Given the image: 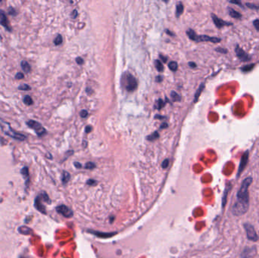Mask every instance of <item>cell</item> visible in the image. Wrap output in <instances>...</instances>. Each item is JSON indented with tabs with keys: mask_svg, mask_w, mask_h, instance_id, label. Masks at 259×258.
I'll list each match as a JSON object with an SVG mask.
<instances>
[{
	"mask_svg": "<svg viewBox=\"0 0 259 258\" xmlns=\"http://www.w3.org/2000/svg\"><path fill=\"white\" fill-rule=\"evenodd\" d=\"M252 183V178L248 177L243 180L237 193V201L233 207V214L240 216L246 214L249 209V187Z\"/></svg>",
	"mask_w": 259,
	"mask_h": 258,
	"instance_id": "cell-1",
	"label": "cell"
},
{
	"mask_svg": "<svg viewBox=\"0 0 259 258\" xmlns=\"http://www.w3.org/2000/svg\"><path fill=\"white\" fill-rule=\"evenodd\" d=\"M0 127H1L2 130L4 132L5 135H7L9 137L12 138V139H15V140L18 141H24L25 139H27V136L21 133V132H18L14 130L12 126H11L10 123L7 121H5V120H3V118L0 117Z\"/></svg>",
	"mask_w": 259,
	"mask_h": 258,
	"instance_id": "cell-2",
	"label": "cell"
},
{
	"mask_svg": "<svg viewBox=\"0 0 259 258\" xmlns=\"http://www.w3.org/2000/svg\"><path fill=\"white\" fill-rule=\"evenodd\" d=\"M190 39L195 42H211L213 43H218L221 41V39L218 37H211L207 35H197L195 31L192 29H189L186 32Z\"/></svg>",
	"mask_w": 259,
	"mask_h": 258,
	"instance_id": "cell-3",
	"label": "cell"
},
{
	"mask_svg": "<svg viewBox=\"0 0 259 258\" xmlns=\"http://www.w3.org/2000/svg\"><path fill=\"white\" fill-rule=\"evenodd\" d=\"M26 124L28 125L29 128L32 129L33 130L35 131L38 137H43L47 134V130L40 123L37 122V121H34V120H29L27 121Z\"/></svg>",
	"mask_w": 259,
	"mask_h": 258,
	"instance_id": "cell-4",
	"label": "cell"
},
{
	"mask_svg": "<svg viewBox=\"0 0 259 258\" xmlns=\"http://www.w3.org/2000/svg\"><path fill=\"white\" fill-rule=\"evenodd\" d=\"M124 79H126V89L129 92H133L137 87V82L136 78L130 73L125 74Z\"/></svg>",
	"mask_w": 259,
	"mask_h": 258,
	"instance_id": "cell-5",
	"label": "cell"
},
{
	"mask_svg": "<svg viewBox=\"0 0 259 258\" xmlns=\"http://www.w3.org/2000/svg\"><path fill=\"white\" fill-rule=\"evenodd\" d=\"M235 52H236V57L238 58L240 61L246 62V61H249L251 60V56L248 53H246L245 51L242 49L241 47H240L239 45H236V47H235Z\"/></svg>",
	"mask_w": 259,
	"mask_h": 258,
	"instance_id": "cell-6",
	"label": "cell"
},
{
	"mask_svg": "<svg viewBox=\"0 0 259 258\" xmlns=\"http://www.w3.org/2000/svg\"><path fill=\"white\" fill-rule=\"evenodd\" d=\"M244 227H245L246 233H247V237L249 240L254 241H256L258 240V236L257 235L253 226H251L249 223H246V224H244Z\"/></svg>",
	"mask_w": 259,
	"mask_h": 258,
	"instance_id": "cell-7",
	"label": "cell"
},
{
	"mask_svg": "<svg viewBox=\"0 0 259 258\" xmlns=\"http://www.w3.org/2000/svg\"><path fill=\"white\" fill-rule=\"evenodd\" d=\"M0 25H2L5 29H6L8 32H12V27H11L9 21H8L5 12L2 9H0Z\"/></svg>",
	"mask_w": 259,
	"mask_h": 258,
	"instance_id": "cell-8",
	"label": "cell"
},
{
	"mask_svg": "<svg viewBox=\"0 0 259 258\" xmlns=\"http://www.w3.org/2000/svg\"><path fill=\"white\" fill-rule=\"evenodd\" d=\"M249 151H246L244 152V154H242V157H241V161L240 163V167H239L238 170V174H237V177H240V174L242 173V171L244 170V169L246 168V167L247 166L248 161H249Z\"/></svg>",
	"mask_w": 259,
	"mask_h": 258,
	"instance_id": "cell-9",
	"label": "cell"
},
{
	"mask_svg": "<svg viewBox=\"0 0 259 258\" xmlns=\"http://www.w3.org/2000/svg\"><path fill=\"white\" fill-rule=\"evenodd\" d=\"M56 211L59 214H61L63 217L66 218H70L73 217V211L69 208H68L65 205H59L56 208Z\"/></svg>",
	"mask_w": 259,
	"mask_h": 258,
	"instance_id": "cell-10",
	"label": "cell"
},
{
	"mask_svg": "<svg viewBox=\"0 0 259 258\" xmlns=\"http://www.w3.org/2000/svg\"><path fill=\"white\" fill-rule=\"evenodd\" d=\"M211 18H212V20H213L214 23H215V26L219 29L221 28V27H223L232 26V25L233 24L232 22H229V21H224V20L220 19V18H218V16L215 14H211Z\"/></svg>",
	"mask_w": 259,
	"mask_h": 258,
	"instance_id": "cell-11",
	"label": "cell"
},
{
	"mask_svg": "<svg viewBox=\"0 0 259 258\" xmlns=\"http://www.w3.org/2000/svg\"><path fill=\"white\" fill-rule=\"evenodd\" d=\"M88 232L93 234V235H96L97 237L102 238V239H108V238H111L112 236L115 235L117 233V232H97L93 231V230H88Z\"/></svg>",
	"mask_w": 259,
	"mask_h": 258,
	"instance_id": "cell-12",
	"label": "cell"
},
{
	"mask_svg": "<svg viewBox=\"0 0 259 258\" xmlns=\"http://www.w3.org/2000/svg\"><path fill=\"white\" fill-rule=\"evenodd\" d=\"M42 200H43L42 199V196H37V199H35V207L39 212L46 214V208H45V206L42 203Z\"/></svg>",
	"mask_w": 259,
	"mask_h": 258,
	"instance_id": "cell-13",
	"label": "cell"
},
{
	"mask_svg": "<svg viewBox=\"0 0 259 258\" xmlns=\"http://www.w3.org/2000/svg\"><path fill=\"white\" fill-rule=\"evenodd\" d=\"M21 67L23 70V72L26 73V74H29L30 71H31V67H30V64H29L28 61H25V60H23L21 62Z\"/></svg>",
	"mask_w": 259,
	"mask_h": 258,
	"instance_id": "cell-14",
	"label": "cell"
},
{
	"mask_svg": "<svg viewBox=\"0 0 259 258\" xmlns=\"http://www.w3.org/2000/svg\"><path fill=\"white\" fill-rule=\"evenodd\" d=\"M21 174L23 175V178L25 179V184L28 185L29 180H30V176H29V170L28 167H23V168L21 169Z\"/></svg>",
	"mask_w": 259,
	"mask_h": 258,
	"instance_id": "cell-15",
	"label": "cell"
},
{
	"mask_svg": "<svg viewBox=\"0 0 259 258\" xmlns=\"http://www.w3.org/2000/svg\"><path fill=\"white\" fill-rule=\"evenodd\" d=\"M228 12H229L230 16L233 18H236V19H240L242 18V14H241L240 12H236V10H234L232 8H228Z\"/></svg>",
	"mask_w": 259,
	"mask_h": 258,
	"instance_id": "cell-16",
	"label": "cell"
},
{
	"mask_svg": "<svg viewBox=\"0 0 259 258\" xmlns=\"http://www.w3.org/2000/svg\"><path fill=\"white\" fill-rule=\"evenodd\" d=\"M18 232L21 234H23V235H30V234H31L32 230L28 226H21L18 229Z\"/></svg>",
	"mask_w": 259,
	"mask_h": 258,
	"instance_id": "cell-17",
	"label": "cell"
},
{
	"mask_svg": "<svg viewBox=\"0 0 259 258\" xmlns=\"http://www.w3.org/2000/svg\"><path fill=\"white\" fill-rule=\"evenodd\" d=\"M23 104L28 105V106H30V105H34V100L30 95H26L23 96Z\"/></svg>",
	"mask_w": 259,
	"mask_h": 258,
	"instance_id": "cell-18",
	"label": "cell"
},
{
	"mask_svg": "<svg viewBox=\"0 0 259 258\" xmlns=\"http://www.w3.org/2000/svg\"><path fill=\"white\" fill-rule=\"evenodd\" d=\"M255 64H254V63L249 64L245 65V66L242 67V68H241V70H242V71L243 73L249 72V71H251V70L255 68Z\"/></svg>",
	"mask_w": 259,
	"mask_h": 258,
	"instance_id": "cell-19",
	"label": "cell"
},
{
	"mask_svg": "<svg viewBox=\"0 0 259 258\" xmlns=\"http://www.w3.org/2000/svg\"><path fill=\"white\" fill-rule=\"evenodd\" d=\"M204 88H205V84H204V83H202V84L200 85V86L199 87V89H198V90H197L196 92H195V94L194 102H196V101H198L199 96H200L201 93H202V90H204Z\"/></svg>",
	"mask_w": 259,
	"mask_h": 258,
	"instance_id": "cell-20",
	"label": "cell"
},
{
	"mask_svg": "<svg viewBox=\"0 0 259 258\" xmlns=\"http://www.w3.org/2000/svg\"><path fill=\"white\" fill-rule=\"evenodd\" d=\"M184 5L181 3H177V8H176V16L177 18L180 17L181 14H183V12H184Z\"/></svg>",
	"mask_w": 259,
	"mask_h": 258,
	"instance_id": "cell-21",
	"label": "cell"
},
{
	"mask_svg": "<svg viewBox=\"0 0 259 258\" xmlns=\"http://www.w3.org/2000/svg\"><path fill=\"white\" fill-rule=\"evenodd\" d=\"M70 178V176L69 173H68L67 171H64L62 173V175H61V181H62V183H64V184H66V183L69 181Z\"/></svg>",
	"mask_w": 259,
	"mask_h": 258,
	"instance_id": "cell-22",
	"label": "cell"
},
{
	"mask_svg": "<svg viewBox=\"0 0 259 258\" xmlns=\"http://www.w3.org/2000/svg\"><path fill=\"white\" fill-rule=\"evenodd\" d=\"M155 67H156L157 70H158L159 72H162L163 70H164V66H163L162 63L161 62V61H159V60H155Z\"/></svg>",
	"mask_w": 259,
	"mask_h": 258,
	"instance_id": "cell-23",
	"label": "cell"
},
{
	"mask_svg": "<svg viewBox=\"0 0 259 258\" xmlns=\"http://www.w3.org/2000/svg\"><path fill=\"white\" fill-rule=\"evenodd\" d=\"M62 42H63L62 36H61V34H59V35L55 38V39H54V44H55V45H59L62 43Z\"/></svg>",
	"mask_w": 259,
	"mask_h": 258,
	"instance_id": "cell-24",
	"label": "cell"
},
{
	"mask_svg": "<svg viewBox=\"0 0 259 258\" xmlns=\"http://www.w3.org/2000/svg\"><path fill=\"white\" fill-rule=\"evenodd\" d=\"M168 67H169L170 70H171L172 71H176L177 68H178V65H177L176 61H171V62H170L169 64H168Z\"/></svg>",
	"mask_w": 259,
	"mask_h": 258,
	"instance_id": "cell-25",
	"label": "cell"
},
{
	"mask_svg": "<svg viewBox=\"0 0 259 258\" xmlns=\"http://www.w3.org/2000/svg\"><path fill=\"white\" fill-rule=\"evenodd\" d=\"M171 98H172V99H173L174 101H180V96L178 95V93H177L176 92H174V91H172L171 93Z\"/></svg>",
	"mask_w": 259,
	"mask_h": 258,
	"instance_id": "cell-26",
	"label": "cell"
},
{
	"mask_svg": "<svg viewBox=\"0 0 259 258\" xmlns=\"http://www.w3.org/2000/svg\"><path fill=\"white\" fill-rule=\"evenodd\" d=\"M18 90H22V91H28V90H31V87L28 84H21L18 87Z\"/></svg>",
	"mask_w": 259,
	"mask_h": 258,
	"instance_id": "cell-27",
	"label": "cell"
},
{
	"mask_svg": "<svg viewBox=\"0 0 259 258\" xmlns=\"http://www.w3.org/2000/svg\"><path fill=\"white\" fill-rule=\"evenodd\" d=\"M8 14H9V15H12V16H16L18 14V12L17 11L15 10V8H13L12 6H10L9 8H8Z\"/></svg>",
	"mask_w": 259,
	"mask_h": 258,
	"instance_id": "cell-28",
	"label": "cell"
},
{
	"mask_svg": "<svg viewBox=\"0 0 259 258\" xmlns=\"http://www.w3.org/2000/svg\"><path fill=\"white\" fill-rule=\"evenodd\" d=\"M159 137V134L158 133V132H155L154 133L152 134V135L148 136L147 137L148 140L149 141H153V140H155V139H158V138Z\"/></svg>",
	"mask_w": 259,
	"mask_h": 258,
	"instance_id": "cell-29",
	"label": "cell"
},
{
	"mask_svg": "<svg viewBox=\"0 0 259 258\" xmlns=\"http://www.w3.org/2000/svg\"><path fill=\"white\" fill-rule=\"evenodd\" d=\"M246 5L249 8H251V9H255V10H258L259 9V5H256V4H254V3H246Z\"/></svg>",
	"mask_w": 259,
	"mask_h": 258,
	"instance_id": "cell-30",
	"label": "cell"
},
{
	"mask_svg": "<svg viewBox=\"0 0 259 258\" xmlns=\"http://www.w3.org/2000/svg\"><path fill=\"white\" fill-rule=\"evenodd\" d=\"M85 168L88 169V170H93L96 168V164L93 162H88L85 164Z\"/></svg>",
	"mask_w": 259,
	"mask_h": 258,
	"instance_id": "cell-31",
	"label": "cell"
},
{
	"mask_svg": "<svg viewBox=\"0 0 259 258\" xmlns=\"http://www.w3.org/2000/svg\"><path fill=\"white\" fill-rule=\"evenodd\" d=\"M14 78H15L16 80H22V79H23V78H24V74H23L22 72H18V73H17V74H16V75H15V77H14Z\"/></svg>",
	"mask_w": 259,
	"mask_h": 258,
	"instance_id": "cell-32",
	"label": "cell"
},
{
	"mask_svg": "<svg viewBox=\"0 0 259 258\" xmlns=\"http://www.w3.org/2000/svg\"><path fill=\"white\" fill-rule=\"evenodd\" d=\"M215 51H216V52H219V53H221V54H227V50L226 49H224V48H216V49H215Z\"/></svg>",
	"mask_w": 259,
	"mask_h": 258,
	"instance_id": "cell-33",
	"label": "cell"
},
{
	"mask_svg": "<svg viewBox=\"0 0 259 258\" xmlns=\"http://www.w3.org/2000/svg\"><path fill=\"white\" fill-rule=\"evenodd\" d=\"M157 104H158V110H160L161 108H162L164 106L165 103H164L162 99H159L158 101Z\"/></svg>",
	"mask_w": 259,
	"mask_h": 258,
	"instance_id": "cell-34",
	"label": "cell"
},
{
	"mask_svg": "<svg viewBox=\"0 0 259 258\" xmlns=\"http://www.w3.org/2000/svg\"><path fill=\"white\" fill-rule=\"evenodd\" d=\"M230 3H231V4H235V5H238L239 6L241 7V8H244L243 5H242V3H241L240 1H229Z\"/></svg>",
	"mask_w": 259,
	"mask_h": 258,
	"instance_id": "cell-35",
	"label": "cell"
},
{
	"mask_svg": "<svg viewBox=\"0 0 259 258\" xmlns=\"http://www.w3.org/2000/svg\"><path fill=\"white\" fill-rule=\"evenodd\" d=\"M253 25L255 27L258 31H259V19H255L254 21H253Z\"/></svg>",
	"mask_w": 259,
	"mask_h": 258,
	"instance_id": "cell-36",
	"label": "cell"
},
{
	"mask_svg": "<svg viewBox=\"0 0 259 258\" xmlns=\"http://www.w3.org/2000/svg\"><path fill=\"white\" fill-rule=\"evenodd\" d=\"M168 165H169V160L168 159H165L164 161H163L162 166V168L165 169L168 167Z\"/></svg>",
	"mask_w": 259,
	"mask_h": 258,
	"instance_id": "cell-37",
	"label": "cell"
},
{
	"mask_svg": "<svg viewBox=\"0 0 259 258\" xmlns=\"http://www.w3.org/2000/svg\"><path fill=\"white\" fill-rule=\"evenodd\" d=\"M87 115H88V112H87V111H86V110H83L82 111L80 112V116H81V117L85 118V117H87Z\"/></svg>",
	"mask_w": 259,
	"mask_h": 258,
	"instance_id": "cell-38",
	"label": "cell"
},
{
	"mask_svg": "<svg viewBox=\"0 0 259 258\" xmlns=\"http://www.w3.org/2000/svg\"><path fill=\"white\" fill-rule=\"evenodd\" d=\"M92 130H93V128H92L91 126H87L85 129V132H86V133H89V132L92 131Z\"/></svg>",
	"mask_w": 259,
	"mask_h": 258,
	"instance_id": "cell-39",
	"label": "cell"
},
{
	"mask_svg": "<svg viewBox=\"0 0 259 258\" xmlns=\"http://www.w3.org/2000/svg\"><path fill=\"white\" fill-rule=\"evenodd\" d=\"M76 61H77V63L79 64H81L83 63V59H81L80 57H77V59H76Z\"/></svg>",
	"mask_w": 259,
	"mask_h": 258,
	"instance_id": "cell-40",
	"label": "cell"
},
{
	"mask_svg": "<svg viewBox=\"0 0 259 258\" xmlns=\"http://www.w3.org/2000/svg\"><path fill=\"white\" fill-rule=\"evenodd\" d=\"M96 182L95 180H93V179H90V180L87 181V184L90 185V186H93L94 184H96Z\"/></svg>",
	"mask_w": 259,
	"mask_h": 258,
	"instance_id": "cell-41",
	"label": "cell"
},
{
	"mask_svg": "<svg viewBox=\"0 0 259 258\" xmlns=\"http://www.w3.org/2000/svg\"><path fill=\"white\" fill-rule=\"evenodd\" d=\"M77 10H74L73 12H72V14H71V17L73 18H77Z\"/></svg>",
	"mask_w": 259,
	"mask_h": 258,
	"instance_id": "cell-42",
	"label": "cell"
},
{
	"mask_svg": "<svg viewBox=\"0 0 259 258\" xmlns=\"http://www.w3.org/2000/svg\"><path fill=\"white\" fill-rule=\"evenodd\" d=\"M168 123H167L166 122H164V123H162V125H161V126H160V128H161V129H165V128H167V127H168Z\"/></svg>",
	"mask_w": 259,
	"mask_h": 258,
	"instance_id": "cell-43",
	"label": "cell"
},
{
	"mask_svg": "<svg viewBox=\"0 0 259 258\" xmlns=\"http://www.w3.org/2000/svg\"><path fill=\"white\" fill-rule=\"evenodd\" d=\"M74 166H75L77 168H82V165H81V163H80L79 162L74 163Z\"/></svg>",
	"mask_w": 259,
	"mask_h": 258,
	"instance_id": "cell-44",
	"label": "cell"
},
{
	"mask_svg": "<svg viewBox=\"0 0 259 258\" xmlns=\"http://www.w3.org/2000/svg\"><path fill=\"white\" fill-rule=\"evenodd\" d=\"M189 65L190 67H191L192 68H196V64H195L194 62H189Z\"/></svg>",
	"mask_w": 259,
	"mask_h": 258,
	"instance_id": "cell-45",
	"label": "cell"
},
{
	"mask_svg": "<svg viewBox=\"0 0 259 258\" xmlns=\"http://www.w3.org/2000/svg\"><path fill=\"white\" fill-rule=\"evenodd\" d=\"M159 56H160V59H162V61H164V62H166V61H167V60H168V59H167V58L164 57V56H163L162 54H160V55H159Z\"/></svg>",
	"mask_w": 259,
	"mask_h": 258,
	"instance_id": "cell-46",
	"label": "cell"
},
{
	"mask_svg": "<svg viewBox=\"0 0 259 258\" xmlns=\"http://www.w3.org/2000/svg\"><path fill=\"white\" fill-rule=\"evenodd\" d=\"M156 81L157 82H160V81H162V77H161V76H158V77H156Z\"/></svg>",
	"mask_w": 259,
	"mask_h": 258,
	"instance_id": "cell-47",
	"label": "cell"
},
{
	"mask_svg": "<svg viewBox=\"0 0 259 258\" xmlns=\"http://www.w3.org/2000/svg\"><path fill=\"white\" fill-rule=\"evenodd\" d=\"M164 118H165V117H162V116L159 115L155 116V119H164Z\"/></svg>",
	"mask_w": 259,
	"mask_h": 258,
	"instance_id": "cell-48",
	"label": "cell"
},
{
	"mask_svg": "<svg viewBox=\"0 0 259 258\" xmlns=\"http://www.w3.org/2000/svg\"><path fill=\"white\" fill-rule=\"evenodd\" d=\"M166 32L168 33V34H169L170 35H173V34H172V33H170L169 30H166Z\"/></svg>",
	"mask_w": 259,
	"mask_h": 258,
	"instance_id": "cell-49",
	"label": "cell"
}]
</instances>
